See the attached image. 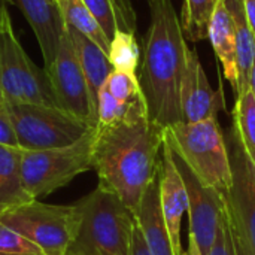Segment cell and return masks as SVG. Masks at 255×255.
I'll use <instances>...</instances> for the list:
<instances>
[{"mask_svg":"<svg viewBox=\"0 0 255 255\" xmlns=\"http://www.w3.org/2000/svg\"><path fill=\"white\" fill-rule=\"evenodd\" d=\"M43 70L46 73L55 106L94 127L87 81L67 28L54 61Z\"/></svg>","mask_w":255,"mask_h":255,"instance_id":"obj_10","label":"cell"},{"mask_svg":"<svg viewBox=\"0 0 255 255\" xmlns=\"http://www.w3.org/2000/svg\"><path fill=\"white\" fill-rule=\"evenodd\" d=\"M130 103L120 102L103 85L99 93V102H97V126H108L121 120L127 114Z\"/></svg>","mask_w":255,"mask_h":255,"instance_id":"obj_27","label":"cell"},{"mask_svg":"<svg viewBox=\"0 0 255 255\" xmlns=\"http://www.w3.org/2000/svg\"><path fill=\"white\" fill-rule=\"evenodd\" d=\"M170 152L182 176L188 196L190 235H193L196 239L202 255H209L221 218V196L217 191L203 187L202 182L187 167V164L172 151V148Z\"/></svg>","mask_w":255,"mask_h":255,"instance_id":"obj_11","label":"cell"},{"mask_svg":"<svg viewBox=\"0 0 255 255\" xmlns=\"http://www.w3.org/2000/svg\"><path fill=\"white\" fill-rule=\"evenodd\" d=\"M108 58L115 70L136 75L140 58V49L134 33L117 31L111 39Z\"/></svg>","mask_w":255,"mask_h":255,"instance_id":"obj_24","label":"cell"},{"mask_svg":"<svg viewBox=\"0 0 255 255\" xmlns=\"http://www.w3.org/2000/svg\"><path fill=\"white\" fill-rule=\"evenodd\" d=\"M0 221L43 255H67L78 233L79 211L76 203L60 206L31 200L0 214Z\"/></svg>","mask_w":255,"mask_h":255,"instance_id":"obj_5","label":"cell"},{"mask_svg":"<svg viewBox=\"0 0 255 255\" xmlns=\"http://www.w3.org/2000/svg\"><path fill=\"white\" fill-rule=\"evenodd\" d=\"M67 31L70 34V39L75 45L87 87H88V96H90V106H91V118L94 127L97 126V102H99V93L102 87L105 85L109 73L114 70L108 54L102 51L94 42L87 39L84 34L78 33L72 27H67Z\"/></svg>","mask_w":255,"mask_h":255,"instance_id":"obj_16","label":"cell"},{"mask_svg":"<svg viewBox=\"0 0 255 255\" xmlns=\"http://www.w3.org/2000/svg\"><path fill=\"white\" fill-rule=\"evenodd\" d=\"M233 128L244 151L255 166V99L250 90L236 96Z\"/></svg>","mask_w":255,"mask_h":255,"instance_id":"obj_22","label":"cell"},{"mask_svg":"<svg viewBox=\"0 0 255 255\" xmlns=\"http://www.w3.org/2000/svg\"><path fill=\"white\" fill-rule=\"evenodd\" d=\"M136 221L145 239L146 248L151 255H175L172 241L161 214L160 206V184H158V170L148 188L143 193V197L134 212Z\"/></svg>","mask_w":255,"mask_h":255,"instance_id":"obj_15","label":"cell"},{"mask_svg":"<svg viewBox=\"0 0 255 255\" xmlns=\"http://www.w3.org/2000/svg\"><path fill=\"white\" fill-rule=\"evenodd\" d=\"M15 3L31 25L40 46L43 64L48 67L54 61L67 28L57 0H15Z\"/></svg>","mask_w":255,"mask_h":255,"instance_id":"obj_14","label":"cell"},{"mask_svg":"<svg viewBox=\"0 0 255 255\" xmlns=\"http://www.w3.org/2000/svg\"><path fill=\"white\" fill-rule=\"evenodd\" d=\"M7 109L19 149L40 151L67 146L94 128L57 106L12 103Z\"/></svg>","mask_w":255,"mask_h":255,"instance_id":"obj_8","label":"cell"},{"mask_svg":"<svg viewBox=\"0 0 255 255\" xmlns=\"http://www.w3.org/2000/svg\"><path fill=\"white\" fill-rule=\"evenodd\" d=\"M182 123H199L214 120L220 109L226 108L223 88L214 90L202 66L197 51L190 49L179 91Z\"/></svg>","mask_w":255,"mask_h":255,"instance_id":"obj_12","label":"cell"},{"mask_svg":"<svg viewBox=\"0 0 255 255\" xmlns=\"http://www.w3.org/2000/svg\"><path fill=\"white\" fill-rule=\"evenodd\" d=\"M232 185L226 194H220L230 224L247 241L255 254V166L244 151L232 126L226 136Z\"/></svg>","mask_w":255,"mask_h":255,"instance_id":"obj_9","label":"cell"},{"mask_svg":"<svg viewBox=\"0 0 255 255\" xmlns=\"http://www.w3.org/2000/svg\"><path fill=\"white\" fill-rule=\"evenodd\" d=\"M61 15L67 27H72L87 39L94 42L102 51L109 52L111 40L103 33L102 27L84 3V0H57Z\"/></svg>","mask_w":255,"mask_h":255,"instance_id":"obj_21","label":"cell"},{"mask_svg":"<svg viewBox=\"0 0 255 255\" xmlns=\"http://www.w3.org/2000/svg\"><path fill=\"white\" fill-rule=\"evenodd\" d=\"M151 22L137 76L149 120L161 128L182 123L179 91L190 48L172 0H148Z\"/></svg>","mask_w":255,"mask_h":255,"instance_id":"obj_2","label":"cell"},{"mask_svg":"<svg viewBox=\"0 0 255 255\" xmlns=\"http://www.w3.org/2000/svg\"><path fill=\"white\" fill-rule=\"evenodd\" d=\"M76 206L79 226L67 255H130L136 217L117 194L97 185Z\"/></svg>","mask_w":255,"mask_h":255,"instance_id":"obj_3","label":"cell"},{"mask_svg":"<svg viewBox=\"0 0 255 255\" xmlns=\"http://www.w3.org/2000/svg\"><path fill=\"white\" fill-rule=\"evenodd\" d=\"M224 208V206H223ZM226 212V211H224ZM227 217V214H226ZM227 223H229V229H230V236H232V242H233V250H235V255H255L254 251L250 248V245L247 244V241L239 235V232L230 224L229 218H227Z\"/></svg>","mask_w":255,"mask_h":255,"instance_id":"obj_29","label":"cell"},{"mask_svg":"<svg viewBox=\"0 0 255 255\" xmlns=\"http://www.w3.org/2000/svg\"><path fill=\"white\" fill-rule=\"evenodd\" d=\"M224 3L229 9L235 27L236 70H238V82L235 87V93L236 96H241L248 90L250 85V75L255 58V36L245 16L242 0H224Z\"/></svg>","mask_w":255,"mask_h":255,"instance_id":"obj_18","label":"cell"},{"mask_svg":"<svg viewBox=\"0 0 255 255\" xmlns=\"http://www.w3.org/2000/svg\"><path fill=\"white\" fill-rule=\"evenodd\" d=\"M0 91L7 105L55 106L45 70H40L21 46L3 3H0Z\"/></svg>","mask_w":255,"mask_h":255,"instance_id":"obj_7","label":"cell"},{"mask_svg":"<svg viewBox=\"0 0 255 255\" xmlns=\"http://www.w3.org/2000/svg\"><path fill=\"white\" fill-rule=\"evenodd\" d=\"M0 255H43L30 241L0 221Z\"/></svg>","mask_w":255,"mask_h":255,"instance_id":"obj_26","label":"cell"},{"mask_svg":"<svg viewBox=\"0 0 255 255\" xmlns=\"http://www.w3.org/2000/svg\"><path fill=\"white\" fill-rule=\"evenodd\" d=\"M0 145L18 148L16 137H15V133L12 128L10 117H9L7 103H6L1 91H0Z\"/></svg>","mask_w":255,"mask_h":255,"instance_id":"obj_28","label":"cell"},{"mask_svg":"<svg viewBox=\"0 0 255 255\" xmlns=\"http://www.w3.org/2000/svg\"><path fill=\"white\" fill-rule=\"evenodd\" d=\"M164 142L187 164L203 187L226 194L232 185V167L226 136L218 120L178 123L164 128Z\"/></svg>","mask_w":255,"mask_h":255,"instance_id":"obj_4","label":"cell"},{"mask_svg":"<svg viewBox=\"0 0 255 255\" xmlns=\"http://www.w3.org/2000/svg\"><path fill=\"white\" fill-rule=\"evenodd\" d=\"M185 255H202L199 247H197L196 239L190 233H188V244H187V253H185Z\"/></svg>","mask_w":255,"mask_h":255,"instance_id":"obj_32","label":"cell"},{"mask_svg":"<svg viewBox=\"0 0 255 255\" xmlns=\"http://www.w3.org/2000/svg\"><path fill=\"white\" fill-rule=\"evenodd\" d=\"M94 128L67 146L40 151L21 149L22 185L33 200L51 194L67 185L78 175L93 169L91 151Z\"/></svg>","mask_w":255,"mask_h":255,"instance_id":"obj_6","label":"cell"},{"mask_svg":"<svg viewBox=\"0 0 255 255\" xmlns=\"http://www.w3.org/2000/svg\"><path fill=\"white\" fill-rule=\"evenodd\" d=\"M248 90L253 93L255 99V58H254V64H253V69H251V75H250V85H248Z\"/></svg>","mask_w":255,"mask_h":255,"instance_id":"obj_33","label":"cell"},{"mask_svg":"<svg viewBox=\"0 0 255 255\" xmlns=\"http://www.w3.org/2000/svg\"><path fill=\"white\" fill-rule=\"evenodd\" d=\"M84 3L109 40L117 31L136 33V16L130 0H84Z\"/></svg>","mask_w":255,"mask_h":255,"instance_id":"obj_20","label":"cell"},{"mask_svg":"<svg viewBox=\"0 0 255 255\" xmlns=\"http://www.w3.org/2000/svg\"><path fill=\"white\" fill-rule=\"evenodd\" d=\"M163 140L164 128L149 120L145 99L137 96L121 120L94 128L91 161L99 185L136 212L158 170Z\"/></svg>","mask_w":255,"mask_h":255,"instance_id":"obj_1","label":"cell"},{"mask_svg":"<svg viewBox=\"0 0 255 255\" xmlns=\"http://www.w3.org/2000/svg\"><path fill=\"white\" fill-rule=\"evenodd\" d=\"M218 0H184L181 27L185 40L199 42L208 37L211 18Z\"/></svg>","mask_w":255,"mask_h":255,"instance_id":"obj_23","label":"cell"},{"mask_svg":"<svg viewBox=\"0 0 255 255\" xmlns=\"http://www.w3.org/2000/svg\"><path fill=\"white\" fill-rule=\"evenodd\" d=\"M105 88L120 102L130 103L142 94L137 75L121 70H112L105 82Z\"/></svg>","mask_w":255,"mask_h":255,"instance_id":"obj_25","label":"cell"},{"mask_svg":"<svg viewBox=\"0 0 255 255\" xmlns=\"http://www.w3.org/2000/svg\"><path fill=\"white\" fill-rule=\"evenodd\" d=\"M130 255H151L149 254V251H148V248H146V244H145V239H143V236H142V232H140V229H139L137 221H136L134 229H133Z\"/></svg>","mask_w":255,"mask_h":255,"instance_id":"obj_30","label":"cell"},{"mask_svg":"<svg viewBox=\"0 0 255 255\" xmlns=\"http://www.w3.org/2000/svg\"><path fill=\"white\" fill-rule=\"evenodd\" d=\"M21 178V149L0 145V214L31 202Z\"/></svg>","mask_w":255,"mask_h":255,"instance_id":"obj_19","label":"cell"},{"mask_svg":"<svg viewBox=\"0 0 255 255\" xmlns=\"http://www.w3.org/2000/svg\"><path fill=\"white\" fill-rule=\"evenodd\" d=\"M242 6L245 10V16L248 19V24L251 25L255 36V0H242Z\"/></svg>","mask_w":255,"mask_h":255,"instance_id":"obj_31","label":"cell"},{"mask_svg":"<svg viewBox=\"0 0 255 255\" xmlns=\"http://www.w3.org/2000/svg\"><path fill=\"white\" fill-rule=\"evenodd\" d=\"M158 184H160V206L161 214L172 241L175 255H184L181 229L182 218L188 214V196L182 176L172 158L170 148L163 140L160 163H158Z\"/></svg>","mask_w":255,"mask_h":255,"instance_id":"obj_13","label":"cell"},{"mask_svg":"<svg viewBox=\"0 0 255 255\" xmlns=\"http://www.w3.org/2000/svg\"><path fill=\"white\" fill-rule=\"evenodd\" d=\"M208 37L211 39L212 48L218 60L221 61L226 79L230 82L232 88L235 90L238 82L235 27L224 0H218L214 9L209 30H208Z\"/></svg>","mask_w":255,"mask_h":255,"instance_id":"obj_17","label":"cell"}]
</instances>
